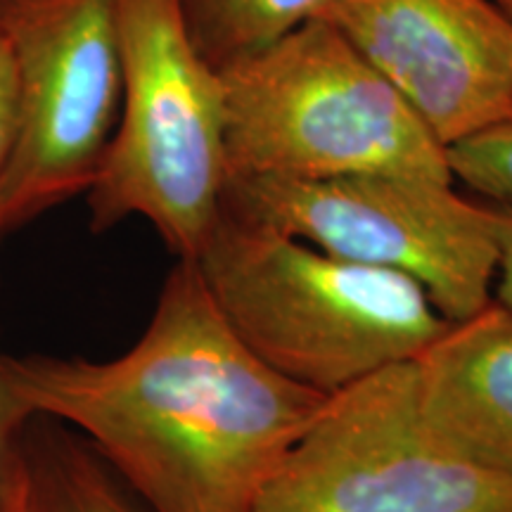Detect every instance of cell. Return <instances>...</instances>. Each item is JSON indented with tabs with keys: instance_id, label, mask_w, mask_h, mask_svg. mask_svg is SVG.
<instances>
[{
	"instance_id": "6da1fadb",
	"label": "cell",
	"mask_w": 512,
	"mask_h": 512,
	"mask_svg": "<svg viewBox=\"0 0 512 512\" xmlns=\"http://www.w3.org/2000/svg\"><path fill=\"white\" fill-rule=\"evenodd\" d=\"M8 370L31 418L74 425L152 512H252L328 401L235 337L192 259L126 354L8 356Z\"/></svg>"
},
{
	"instance_id": "7a4b0ae2",
	"label": "cell",
	"mask_w": 512,
	"mask_h": 512,
	"mask_svg": "<svg viewBox=\"0 0 512 512\" xmlns=\"http://www.w3.org/2000/svg\"><path fill=\"white\" fill-rule=\"evenodd\" d=\"M192 261L235 337L325 396L415 361L451 325L406 275L342 259L226 204Z\"/></svg>"
},
{
	"instance_id": "3957f363",
	"label": "cell",
	"mask_w": 512,
	"mask_h": 512,
	"mask_svg": "<svg viewBox=\"0 0 512 512\" xmlns=\"http://www.w3.org/2000/svg\"><path fill=\"white\" fill-rule=\"evenodd\" d=\"M219 76L228 181L403 174L456 183L446 147L328 19H309Z\"/></svg>"
},
{
	"instance_id": "277c9868",
	"label": "cell",
	"mask_w": 512,
	"mask_h": 512,
	"mask_svg": "<svg viewBox=\"0 0 512 512\" xmlns=\"http://www.w3.org/2000/svg\"><path fill=\"white\" fill-rule=\"evenodd\" d=\"M124 93L98 176L91 228L140 216L178 259H195L228 190L219 69L190 43L176 0H119Z\"/></svg>"
},
{
	"instance_id": "5b68a950",
	"label": "cell",
	"mask_w": 512,
	"mask_h": 512,
	"mask_svg": "<svg viewBox=\"0 0 512 512\" xmlns=\"http://www.w3.org/2000/svg\"><path fill=\"white\" fill-rule=\"evenodd\" d=\"M453 185L403 174L233 178L223 204L342 259L406 275L460 323L494 302L498 252L486 202Z\"/></svg>"
},
{
	"instance_id": "8992f818",
	"label": "cell",
	"mask_w": 512,
	"mask_h": 512,
	"mask_svg": "<svg viewBox=\"0 0 512 512\" xmlns=\"http://www.w3.org/2000/svg\"><path fill=\"white\" fill-rule=\"evenodd\" d=\"M252 512H512V477L434 437L408 361L328 396Z\"/></svg>"
},
{
	"instance_id": "52a82bcc",
	"label": "cell",
	"mask_w": 512,
	"mask_h": 512,
	"mask_svg": "<svg viewBox=\"0 0 512 512\" xmlns=\"http://www.w3.org/2000/svg\"><path fill=\"white\" fill-rule=\"evenodd\" d=\"M17 79V143L0 190V238L86 195L124 93L119 0H0Z\"/></svg>"
},
{
	"instance_id": "ba28073f",
	"label": "cell",
	"mask_w": 512,
	"mask_h": 512,
	"mask_svg": "<svg viewBox=\"0 0 512 512\" xmlns=\"http://www.w3.org/2000/svg\"><path fill=\"white\" fill-rule=\"evenodd\" d=\"M318 17L444 147L512 119V19L491 0H330Z\"/></svg>"
},
{
	"instance_id": "9c48e42d",
	"label": "cell",
	"mask_w": 512,
	"mask_h": 512,
	"mask_svg": "<svg viewBox=\"0 0 512 512\" xmlns=\"http://www.w3.org/2000/svg\"><path fill=\"white\" fill-rule=\"evenodd\" d=\"M415 396L441 444L512 477V311L491 302L413 361Z\"/></svg>"
},
{
	"instance_id": "30bf717a",
	"label": "cell",
	"mask_w": 512,
	"mask_h": 512,
	"mask_svg": "<svg viewBox=\"0 0 512 512\" xmlns=\"http://www.w3.org/2000/svg\"><path fill=\"white\" fill-rule=\"evenodd\" d=\"M190 43L211 67L240 60L318 17L330 0H176Z\"/></svg>"
},
{
	"instance_id": "8fae6325",
	"label": "cell",
	"mask_w": 512,
	"mask_h": 512,
	"mask_svg": "<svg viewBox=\"0 0 512 512\" xmlns=\"http://www.w3.org/2000/svg\"><path fill=\"white\" fill-rule=\"evenodd\" d=\"M27 446L34 512H138L88 448L55 434Z\"/></svg>"
},
{
	"instance_id": "7c38bea8",
	"label": "cell",
	"mask_w": 512,
	"mask_h": 512,
	"mask_svg": "<svg viewBox=\"0 0 512 512\" xmlns=\"http://www.w3.org/2000/svg\"><path fill=\"white\" fill-rule=\"evenodd\" d=\"M453 181L486 202L512 207V119L446 147Z\"/></svg>"
},
{
	"instance_id": "4fadbf2b",
	"label": "cell",
	"mask_w": 512,
	"mask_h": 512,
	"mask_svg": "<svg viewBox=\"0 0 512 512\" xmlns=\"http://www.w3.org/2000/svg\"><path fill=\"white\" fill-rule=\"evenodd\" d=\"M31 415L19 401L0 351V512H34L31 508V467L24 430Z\"/></svg>"
},
{
	"instance_id": "5bb4252c",
	"label": "cell",
	"mask_w": 512,
	"mask_h": 512,
	"mask_svg": "<svg viewBox=\"0 0 512 512\" xmlns=\"http://www.w3.org/2000/svg\"><path fill=\"white\" fill-rule=\"evenodd\" d=\"M17 143V79L12 53L0 34V190L8 176L12 152Z\"/></svg>"
},
{
	"instance_id": "9a60e30c",
	"label": "cell",
	"mask_w": 512,
	"mask_h": 512,
	"mask_svg": "<svg viewBox=\"0 0 512 512\" xmlns=\"http://www.w3.org/2000/svg\"><path fill=\"white\" fill-rule=\"evenodd\" d=\"M489 226L496 242V278H494V302L512 311V207L486 202Z\"/></svg>"
},
{
	"instance_id": "2e32d148",
	"label": "cell",
	"mask_w": 512,
	"mask_h": 512,
	"mask_svg": "<svg viewBox=\"0 0 512 512\" xmlns=\"http://www.w3.org/2000/svg\"><path fill=\"white\" fill-rule=\"evenodd\" d=\"M491 3H494L496 8L503 12L505 17H510V19H512V0H491Z\"/></svg>"
}]
</instances>
